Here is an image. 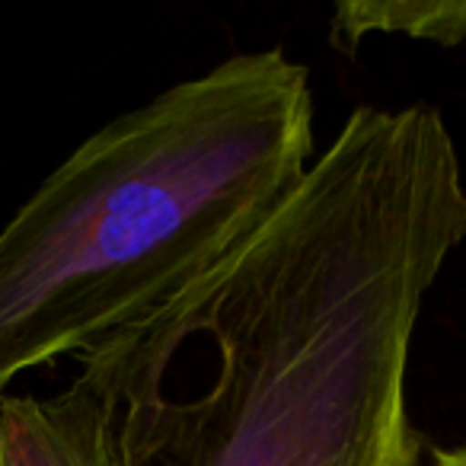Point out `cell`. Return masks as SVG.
<instances>
[{"mask_svg": "<svg viewBox=\"0 0 466 466\" xmlns=\"http://www.w3.org/2000/svg\"><path fill=\"white\" fill-rule=\"evenodd\" d=\"M463 240L441 112L358 106L220 266L80 370L135 466H421L409 355Z\"/></svg>", "mask_w": 466, "mask_h": 466, "instance_id": "obj_1", "label": "cell"}, {"mask_svg": "<svg viewBox=\"0 0 466 466\" xmlns=\"http://www.w3.org/2000/svg\"><path fill=\"white\" fill-rule=\"evenodd\" d=\"M317 157L307 67L233 55L86 137L0 230V393L227 259Z\"/></svg>", "mask_w": 466, "mask_h": 466, "instance_id": "obj_2", "label": "cell"}, {"mask_svg": "<svg viewBox=\"0 0 466 466\" xmlns=\"http://www.w3.org/2000/svg\"><path fill=\"white\" fill-rule=\"evenodd\" d=\"M0 466H135L112 396L84 370L55 396L0 400Z\"/></svg>", "mask_w": 466, "mask_h": 466, "instance_id": "obj_3", "label": "cell"}, {"mask_svg": "<svg viewBox=\"0 0 466 466\" xmlns=\"http://www.w3.org/2000/svg\"><path fill=\"white\" fill-rule=\"evenodd\" d=\"M368 35L460 46L466 42V0H345L332 10V42L355 52Z\"/></svg>", "mask_w": 466, "mask_h": 466, "instance_id": "obj_4", "label": "cell"}, {"mask_svg": "<svg viewBox=\"0 0 466 466\" xmlns=\"http://www.w3.org/2000/svg\"><path fill=\"white\" fill-rule=\"evenodd\" d=\"M431 466H466V444L451 447V451H438Z\"/></svg>", "mask_w": 466, "mask_h": 466, "instance_id": "obj_5", "label": "cell"}]
</instances>
